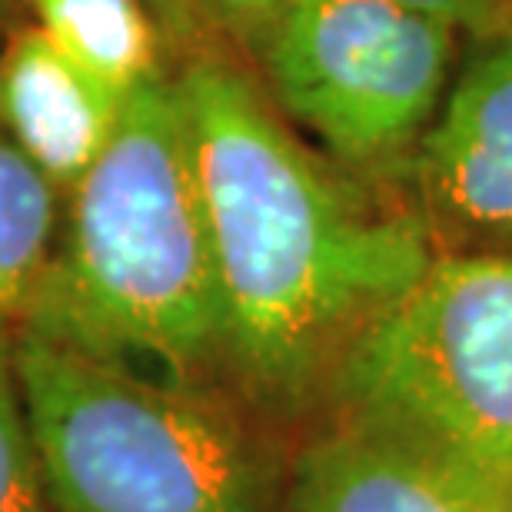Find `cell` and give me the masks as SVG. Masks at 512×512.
<instances>
[{
	"label": "cell",
	"instance_id": "cell-12",
	"mask_svg": "<svg viewBox=\"0 0 512 512\" xmlns=\"http://www.w3.org/2000/svg\"><path fill=\"white\" fill-rule=\"evenodd\" d=\"M197 4L210 27L223 37V44L247 60L256 40L293 0H197Z\"/></svg>",
	"mask_w": 512,
	"mask_h": 512
},
{
	"label": "cell",
	"instance_id": "cell-9",
	"mask_svg": "<svg viewBox=\"0 0 512 512\" xmlns=\"http://www.w3.org/2000/svg\"><path fill=\"white\" fill-rule=\"evenodd\" d=\"M17 10L120 94L177 70L147 0H17Z\"/></svg>",
	"mask_w": 512,
	"mask_h": 512
},
{
	"label": "cell",
	"instance_id": "cell-2",
	"mask_svg": "<svg viewBox=\"0 0 512 512\" xmlns=\"http://www.w3.org/2000/svg\"><path fill=\"white\" fill-rule=\"evenodd\" d=\"M20 333L223 389L207 217L173 74L133 90L67 193L54 266Z\"/></svg>",
	"mask_w": 512,
	"mask_h": 512
},
{
	"label": "cell",
	"instance_id": "cell-1",
	"mask_svg": "<svg viewBox=\"0 0 512 512\" xmlns=\"http://www.w3.org/2000/svg\"><path fill=\"white\" fill-rule=\"evenodd\" d=\"M207 217L223 389L270 426H316L353 340L433 263L406 190L303 140L237 50L173 70Z\"/></svg>",
	"mask_w": 512,
	"mask_h": 512
},
{
	"label": "cell",
	"instance_id": "cell-14",
	"mask_svg": "<svg viewBox=\"0 0 512 512\" xmlns=\"http://www.w3.org/2000/svg\"><path fill=\"white\" fill-rule=\"evenodd\" d=\"M399 4L439 17L463 37H479L512 20V0H399Z\"/></svg>",
	"mask_w": 512,
	"mask_h": 512
},
{
	"label": "cell",
	"instance_id": "cell-10",
	"mask_svg": "<svg viewBox=\"0 0 512 512\" xmlns=\"http://www.w3.org/2000/svg\"><path fill=\"white\" fill-rule=\"evenodd\" d=\"M67 197L0 127V333H20L54 266Z\"/></svg>",
	"mask_w": 512,
	"mask_h": 512
},
{
	"label": "cell",
	"instance_id": "cell-4",
	"mask_svg": "<svg viewBox=\"0 0 512 512\" xmlns=\"http://www.w3.org/2000/svg\"><path fill=\"white\" fill-rule=\"evenodd\" d=\"M320 423L406 443L512 503V256L436 253L346 350Z\"/></svg>",
	"mask_w": 512,
	"mask_h": 512
},
{
	"label": "cell",
	"instance_id": "cell-11",
	"mask_svg": "<svg viewBox=\"0 0 512 512\" xmlns=\"http://www.w3.org/2000/svg\"><path fill=\"white\" fill-rule=\"evenodd\" d=\"M0 512H54L14 360V333H0Z\"/></svg>",
	"mask_w": 512,
	"mask_h": 512
},
{
	"label": "cell",
	"instance_id": "cell-3",
	"mask_svg": "<svg viewBox=\"0 0 512 512\" xmlns=\"http://www.w3.org/2000/svg\"><path fill=\"white\" fill-rule=\"evenodd\" d=\"M54 512H286L273 429L223 389L14 336Z\"/></svg>",
	"mask_w": 512,
	"mask_h": 512
},
{
	"label": "cell",
	"instance_id": "cell-6",
	"mask_svg": "<svg viewBox=\"0 0 512 512\" xmlns=\"http://www.w3.org/2000/svg\"><path fill=\"white\" fill-rule=\"evenodd\" d=\"M406 193L436 253L512 256V20L463 37Z\"/></svg>",
	"mask_w": 512,
	"mask_h": 512
},
{
	"label": "cell",
	"instance_id": "cell-13",
	"mask_svg": "<svg viewBox=\"0 0 512 512\" xmlns=\"http://www.w3.org/2000/svg\"><path fill=\"white\" fill-rule=\"evenodd\" d=\"M153 17L160 20V30L170 44L173 64H183L190 57L210 54V50L227 47L223 37L210 27L197 0H147Z\"/></svg>",
	"mask_w": 512,
	"mask_h": 512
},
{
	"label": "cell",
	"instance_id": "cell-15",
	"mask_svg": "<svg viewBox=\"0 0 512 512\" xmlns=\"http://www.w3.org/2000/svg\"><path fill=\"white\" fill-rule=\"evenodd\" d=\"M10 10H17V0H0V24H4V17Z\"/></svg>",
	"mask_w": 512,
	"mask_h": 512
},
{
	"label": "cell",
	"instance_id": "cell-8",
	"mask_svg": "<svg viewBox=\"0 0 512 512\" xmlns=\"http://www.w3.org/2000/svg\"><path fill=\"white\" fill-rule=\"evenodd\" d=\"M127 97L27 20L0 44V127L64 197L117 133Z\"/></svg>",
	"mask_w": 512,
	"mask_h": 512
},
{
	"label": "cell",
	"instance_id": "cell-7",
	"mask_svg": "<svg viewBox=\"0 0 512 512\" xmlns=\"http://www.w3.org/2000/svg\"><path fill=\"white\" fill-rule=\"evenodd\" d=\"M286 512H512V503L406 443L316 423L286 469Z\"/></svg>",
	"mask_w": 512,
	"mask_h": 512
},
{
	"label": "cell",
	"instance_id": "cell-5",
	"mask_svg": "<svg viewBox=\"0 0 512 512\" xmlns=\"http://www.w3.org/2000/svg\"><path fill=\"white\" fill-rule=\"evenodd\" d=\"M463 34L399 0H293L247 54L266 97L343 170L403 190Z\"/></svg>",
	"mask_w": 512,
	"mask_h": 512
}]
</instances>
